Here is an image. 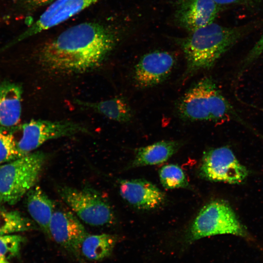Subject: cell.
Listing matches in <instances>:
<instances>
[{
	"label": "cell",
	"instance_id": "1",
	"mask_svg": "<svg viewBox=\"0 0 263 263\" xmlns=\"http://www.w3.org/2000/svg\"><path fill=\"white\" fill-rule=\"evenodd\" d=\"M120 38V31L102 23H79L45 43L39 51L38 61L54 74L88 72L102 64Z\"/></svg>",
	"mask_w": 263,
	"mask_h": 263
},
{
	"label": "cell",
	"instance_id": "2",
	"mask_svg": "<svg viewBox=\"0 0 263 263\" xmlns=\"http://www.w3.org/2000/svg\"><path fill=\"white\" fill-rule=\"evenodd\" d=\"M239 28L212 23L175 39L182 50L186 61L184 80L197 72L212 68L218 59L241 38Z\"/></svg>",
	"mask_w": 263,
	"mask_h": 263
},
{
	"label": "cell",
	"instance_id": "3",
	"mask_svg": "<svg viewBox=\"0 0 263 263\" xmlns=\"http://www.w3.org/2000/svg\"><path fill=\"white\" fill-rule=\"evenodd\" d=\"M176 110L185 121L217 123L235 119L247 125L210 77H203L191 86L178 100Z\"/></svg>",
	"mask_w": 263,
	"mask_h": 263
},
{
	"label": "cell",
	"instance_id": "4",
	"mask_svg": "<svg viewBox=\"0 0 263 263\" xmlns=\"http://www.w3.org/2000/svg\"><path fill=\"white\" fill-rule=\"evenodd\" d=\"M46 160L40 151L0 165V203L14 205L36 185Z\"/></svg>",
	"mask_w": 263,
	"mask_h": 263
},
{
	"label": "cell",
	"instance_id": "5",
	"mask_svg": "<svg viewBox=\"0 0 263 263\" xmlns=\"http://www.w3.org/2000/svg\"><path fill=\"white\" fill-rule=\"evenodd\" d=\"M232 234L248 238L249 234L230 206L222 200H214L204 206L187 229L184 245L203 238Z\"/></svg>",
	"mask_w": 263,
	"mask_h": 263
},
{
	"label": "cell",
	"instance_id": "6",
	"mask_svg": "<svg viewBox=\"0 0 263 263\" xmlns=\"http://www.w3.org/2000/svg\"><path fill=\"white\" fill-rule=\"evenodd\" d=\"M57 192L62 200L78 218L91 226H103L115 221L110 204L95 190L60 186Z\"/></svg>",
	"mask_w": 263,
	"mask_h": 263
},
{
	"label": "cell",
	"instance_id": "7",
	"mask_svg": "<svg viewBox=\"0 0 263 263\" xmlns=\"http://www.w3.org/2000/svg\"><path fill=\"white\" fill-rule=\"evenodd\" d=\"M17 128L20 137L15 141L19 158L33 152L50 140L89 132L83 125L69 120H32Z\"/></svg>",
	"mask_w": 263,
	"mask_h": 263
},
{
	"label": "cell",
	"instance_id": "8",
	"mask_svg": "<svg viewBox=\"0 0 263 263\" xmlns=\"http://www.w3.org/2000/svg\"><path fill=\"white\" fill-rule=\"evenodd\" d=\"M199 173L209 181L238 184L245 179L248 172L229 148L221 147L204 152Z\"/></svg>",
	"mask_w": 263,
	"mask_h": 263
},
{
	"label": "cell",
	"instance_id": "9",
	"mask_svg": "<svg viewBox=\"0 0 263 263\" xmlns=\"http://www.w3.org/2000/svg\"><path fill=\"white\" fill-rule=\"evenodd\" d=\"M49 233L50 238L80 262L82 261L80 248L89 234L72 211L56 207L49 225Z\"/></svg>",
	"mask_w": 263,
	"mask_h": 263
},
{
	"label": "cell",
	"instance_id": "10",
	"mask_svg": "<svg viewBox=\"0 0 263 263\" xmlns=\"http://www.w3.org/2000/svg\"><path fill=\"white\" fill-rule=\"evenodd\" d=\"M100 0H56L29 27L15 38L10 47L28 38L55 27L75 16Z\"/></svg>",
	"mask_w": 263,
	"mask_h": 263
},
{
	"label": "cell",
	"instance_id": "11",
	"mask_svg": "<svg viewBox=\"0 0 263 263\" xmlns=\"http://www.w3.org/2000/svg\"><path fill=\"white\" fill-rule=\"evenodd\" d=\"M176 62L175 56L168 51L155 50L145 54L134 66L135 85L147 89L162 83L170 75Z\"/></svg>",
	"mask_w": 263,
	"mask_h": 263
},
{
	"label": "cell",
	"instance_id": "12",
	"mask_svg": "<svg viewBox=\"0 0 263 263\" xmlns=\"http://www.w3.org/2000/svg\"><path fill=\"white\" fill-rule=\"evenodd\" d=\"M220 9L214 0H177L174 21L189 33L214 22Z\"/></svg>",
	"mask_w": 263,
	"mask_h": 263
},
{
	"label": "cell",
	"instance_id": "13",
	"mask_svg": "<svg viewBox=\"0 0 263 263\" xmlns=\"http://www.w3.org/2000/svg\"><path fill=\"white\" fill-rule=\"evenodd\" d=\"M119 192L129 204L142 210L155 209L161 206L166 200L163 191L154 184L143 179L120 181Z\"/></svg>",
	"mask_w": 263,
	"mask_h": 263
},
{
	"label": "cell",
	"instance_id": "14",
	"mask_svg": "<svg viewBox=\"0 0 263 263\" xmlns=\"http://www.w3.org/2000/svg\"><path fill=\"white\" fill-rule=\"evenodd\" d=\"M21 99L20 86L9 82L0 83V128L13 129L18 126Z\"/></svg>",
	"mask_w": 263,
	"mask_h": 263
},
{
	"label": "cell",
	"instance_id": "15",
	"mask_svg": "<svg viewBox=\"0 0 263 263\" xmlns=\"http://www.w3.org/2000/svg\"><path fill=\"white\" fill-rule=\"evenodd\" d=\"M26 195L28 213L42 232L50 238L49 225L56 208L55 204L39 186L35 185Z\"/></svg>",
	"mask_w": 263,
	"mask_h": 263
},
{
	"label": "cell",
	"instance_id": "16",
	"mask_svg": "<svg viewBox=\"0 0 263 263\" xmlns=\"http://www.w3.org/2000/svg\"><path fill=\"white\" fill-rule=\"evenodd\" d=\"M182 145V142L178 141L164 140L139 148L135 151L130 168L163 163L177 152Z\"/></svg>",
	"mask_w": 263,
	"mask_h": 263
},
{
	"label": "cell",
	"instance_id": "17",
	"mask_svg": "<svg viewBox=\"0 0 263 263\" xmlns=\"http://www.w3.org/2000/svg\"><path fill=\"white\" fill-rule=\"evenodd\" d=\"M74 102L80 106L91 109L112 120L120 123L130 122L133 117L131 107L127 100L120 96L98 102L75 99Z\"/></svg>",
	"mask_w": 263,
	"mask_h": 263
},
{
	"label": "cell",
	"instance_id": "18",
	"mask_svg": "<svg viewBox=\"0 0 263 263\" xmlns=\"http://www.w3.org/2000/svg\"><path fill=\"white\" fill-rule=\"evenodd\" d=\"M119 239L114 234H89L82 243L81 255L90 261H102L111 255Z\"/></svg>",
	"mask_w": 263,
	"mask_h": 263
},
{
	"label": "cell",
	"instance_id": "19",
	"mask_svg": "<svg viewBox=\"0 0 263 263\" xmlns=\"http://www.w3.org/2000/svg\"><path fill=\"white\" fill-rule=\"evenodd\" d=\"M37 224L18 211H8L0 207V235L38 229Z\"/></svg>",
	"mask_w": 263,
	"mask_h": 263
},
{
	"label": "cell",
	"instance_id": "20",
	"mask_svg": "<svg viewBox=\"0 0 263 263\" xmlns=\"http://www.w3.org/2000/svg\"><path fill=\"white\" fill-rule=\"evenodd\" d=\"M159 176L162 185L167 189L185 188L188 185L184 172L177 165L164 166L159 171Z\"/></svg>",
	"mask_w": 263,
	"mask_h": 263
},
{
	"label": "cell",
	"instance_id": "21",
	"mask_svg": "<svg viewBox=\"0 0 263 263\" xmlns=\"http://www.w3.org/2000/svg\"><path fill=\"white\" fill-rule=\"evenodd\" d=\"M14 128H0V164L19 158L13 132Z\"/></svg>",
	"mask_w": 263,
	"mask_h": 263
},
{
	"label": "cell",
	"instance_id": "22",
	"mask_svg": "<svg viewBox=\"0 0 263 263\" xmlns=\"http://www.w3.org/2000/svg\"><path fill=\"white\" fill-rule=\"evenodd\" d=\"M25 238L19 235H0V255L9 259L17 256Z\"/></svg>",
	"mask_w": 263,
	"mask_h": 263
},
{
	"label": "cell",
	"instance_id": "23",
	"mask_svg": "<svg viewBox=\"0 0 263 263\" xmlns=\"http://www.w3.org/2000/svg\"><path fill=\"white\" fill-rule=\"evenodd\" d=\"M262 53H263V32L258 40L242 61L239 75L244 72Z\"/></svg>",
	"mask_w": 263,
	"mask_h": 263
},
{
	"label": "cell",
	"instance_id": "24",
	"mask_svg": "<svg viewBox=\"0 0 263 263\" xmlns=\"http://www.w3.org/2000/svg\"><path fill=\"white\" fill-rule=\"evenodd\" d=\"M49 1L50 0H17V5L19 9L28 12L49 4Z\"/></svg>",
	"mask_w": 263,
	"mask_h": 263
},
{
	"label": "cell",
	"instance_id": "25",
	"mask_svg": "<svg viewBox=\"0 0 263 263\" xmlns=\"http://www.w3.org/2000/svg\"><path fill=\"white\" fill-rule=\"evenodd\" d=\"M220 5H227L231 4L241 3L248 2L250 0H214Z\"/></svg>",
	"mask_w": 263,
	"mask_h": 263
},
{
	"label": "cell",
	"instance_id": "26",
	"mask_svg": "<svg viewBox=\"0 0 263 263\" xmlns=\"http://www.w3.org/2000/svg\"><path fill=\"white\" fill-rule=\"evenodd\" d=\"M0 263H10L8 259L0 255Z\"/></svg>",
	"mask_w": 263,
	"mask_h": 263
},
{
	"label": "cell",
	"instance_id": "27",
	"mask_svg": "<svg viewBox=\"0 0 263 263\" xmlns=\"http://www.w3.org/2000/svg\"><path fill=\"white\" fill-rule=\"evenodd\" d=\"M55 0H50L49 4L51 3H52V2H53V1H55Z\"/></svg>",
	"mask_w": 263,
	"mask_h": 263
},
{
	"label": "cell",
	"instance_id": "28",
	"mask_svg": "<svg viewBox=\"0 0 263 263\" xmlns=\"http://www.w3.org/2000/svg\"></svg>",
	"mask_w": 263,
	"mask_h": 263
}]
</instances>
